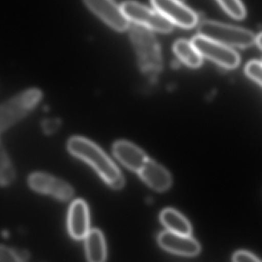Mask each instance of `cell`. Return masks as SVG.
<instances>
[{"label":"cell","mask_w":262,"mask_h":262,"mask_svg":"<svg viewBox=\"0 0 262 262\" xmlns=\"http://www.w3.org/2000/svg\"><path fill=\"white\" fill-rule=\"evenodd\" d=\"M28 184L33 191L52 196L60 202H68L74 195V190L70 184L47 173H33L29 177Z\"/></svg>","instance_id":"cell-7"},{"label":"cell","mask_w":262,"mask_h":262,"mask_svg":"<svg viewBox=\"0 0 262 262\" xmlns=\"http://www.w3.org/2000/svg\"><path fill=\"white\" fill-rule=\"evenodd\" d=\"M113 154L116 159L131 171L138 172L148 159L139 147L127 141H118L113 145Z\"/></svg>","instance_id":"cell-13"},{"label":"cell","mask_w":262,"mask_h":262,"mask_svg":"<svg viewBox=\"0 0 262 262\" xmlns=\"http://www.w3.org/2000/svg\"><path fill=\"white\" fill-rule=\"evenodd\" d=\"M86 7L100 18L107 25L119 32L125 31L129 27L123 12L113 0H83Z\"/></svg>","instance_id":"cell-9"},{"label":"cell","mask_w":262,"mask_h":262,"mask_svg":"<svg viewBox=\"0 0 262 262\" xmlns=\"http://www.w3.org/2000/svg\"><path fill=\"white\" fill-rule=\"evenodd\" d=\"M158 13L171 24L190 29L197 24L195 13L179 0H151Z\"/></svg>","instance_id":"cell-8"},{"label":"cell","mask_w":262,"mask_h":262,"mask_svg":"<svg viewBox=\"0 0 262 262\" xmlns=\"http://www.w3.org/2000/svg\"><path fill=\"white\" fill-rule=\"evenodd\" d=\"M138 173L141 179L155 191H166L172 183L170 173L162 165L149 159H147Z\"/></svg>","instance_id":"cell-12"},{"label":"cell","mask_w":262,"mask_h":262,"mask_svg":"<svg viewBox=\"0 0 262 262\" xmlns=\"http://www.w3.org/2000/svg\"><path fill=\"white\" fill-rule=\"evenodd\" d=\"M85 251L88 260L102 262L107 257L106 245L103 234L99 230H90L85 237Z\"/></svg>","instance_id":"cell-14"},{"label":"cell","mask_w":262,"mask_h":262,"mask_svg":"<svg viewBox=\"0 0 262 262\" xmlns=\"http://www.w3.org/2000/svg\"><path fill=\"white\" fill-rule=\"evenodd\" d=\"M199 35L227 47L248 48L255 43L256 36L248 30L214 21H203L198 28Z\"/></svg>","instance_id":"cell-4"},{"label":"cell","mask_w":262,"mask_h":262,"mask_svg":"<svg viewBox=\"0 0 262 262\" xmlns=\"http://www.w3.org/2000/svg\"><path fill=\"white\" fill-rule=\"evenodd\" d=\"M38 89L26 90L0 105V134L28 116L42 99Z\"/></svg>","instance_id":"cell-3"},{"label":"cell","mask_w":262,"mask_h":262,"mask_svg":"<svg viewBox=\"0 0 262 262\" xmlns=\"http://www.w3.org/2000/svg\"><path fill=\"white\" fill-rule=\"evenodd\" d=\"M125 17L136 25L162 33H171L172 24L157 11L135 2H125L121 7Z\"/></svg>","instance_id":"cell-5"},{"label":"cell","mask_w":262,"mask_h":262,"mask_svg":"<svg viewBox=\"0 0 262 262\" xmlns=\"http://www.w3.org/2000/svg\"><path fill=\"white\" fill-rule=\"evenodd\" d=\"M2 236L4 237V238H8L9 236H10V232L7 230H4L2 231Z\"/></svg>","instance_id":"cell-25"},{"label":"cell","mask_w":262,"mask_h":262,"mask_svg":"<svg viewBox=\"0 0 262 262\" xmlns=\"http://www.w3.org/2000/svg\"><path fill=\"white\" fill-rule=\"evenodd\" d=\"M15 178L14 167L0 141V186H8L14 182Z\"/></svg>","instance_id":"cell-17"},{"label":"cell","mask_w":262,"mask_h":262,"mask_svg":"<svg viewBox=\"0 0 262 262\" xmlns=\"http://www.w3.org/2000/svg\"><path fill=\"white\" fill-rule=\"evenodd\" d=\"M160 220L168 231L184 235H191L192 231L191 224L176 210L172 208L163 210L160 214Z\"/></svg>","instance_id":"cell-15"},{"label":"cell","mask_w":262,"mask_h":262,"mask_svg":"<svg viewBox=\"0 0 262 262\" xmlns=\"http://www.w3.org/2000/svg\"><path fill=\"white\" fill-rule=\"evenodd\" d=\"M69 232L73 238H85L90 231V212L87 204L78 199L73 202L68 214Z\"/></svg>","instance_id":"cell-11"},{"label":"cell","mask_w":262,"mask_h":262,"mask_svg":"<svg viewBox=\"0 0 262 262\" xmlns=\"http://www.w3.org/2000/svg\"><path fill=\"white\" fill-rule=\"evenodd\" d=\"M222 8L227 13L236 19H242L245 17L246 11L241 0H217Z\"/></svg>","instance_id":"cell-18"},{"label":"cell","mask_w":262,"mask_h":262,"mask_svg":"<svg viewBox=\"0 0 262 262\" xmlns=\"http://www.w3.org/2000/svg\"><path fill=\"white\" fill-rule=\"evenodd\" d=\"M16 253L18 261H27L30 260V254L27 250H16Z\"/></svg>","instance_id":"cell-23"},{"label":"cell","mask_w":262,"mask_h":262,"mask_svg":"<svg viewBox=\"0 0 262 262\" xmlns=\"http://www.w3.org/2000/svg\"><path fill=\"white\" fill-rule=\"evenodd\" d=\"M61 125H62V121L58 118L43 119L41 123L42 131L47 135H53L56 133L60 128Z\"/></svg>","instance_id":"cell-20"},{"label":"cell","mask_w":262,"mask_h":262,"mask_svg":"<svg viewBox=\"0 0 262 262\" xmlns=\"http://www.w3.org/2000/svg\"><path fill=\"white\" fill-rule=\"evenodd\" d=\"M130 37L136 50L141 70L148 76H155L162 70L160 47L151 30L133 26L130 29Z\"/></svg>","instance_id":"cell-2"},{"label":"cell","mask_w":262,"mask_h":262,"mask_svg":"<svg viewBox=\"0 0 262 262\" xmlns=\"http://www.w3.org/2000/svg\"><path fill=\"white\" fill-rule=\"evenodd\" d=\"M70 152L91 165L113 189L125 185L122 172L110 158L94 142L80 136H74L68 142Z\"/></svg>","instance_id":"cell-1"},{"label":"cell","mask_w":262,"mask_h":262,"mask_svg":"<svg viewBox=\"0 0 262 262\" xmlns=\"http://www.w3.org/2000/svg\"><path fill=\"white\" fill-rule=\"evenodd\" d=\"M191 43L201 56L210 59L223 68L233 70L240 63L238 54L232 49L223 44L200 35L193 38Z\"/></svg>","instance_id":"cell-6"},{"label":"cell","mask_w":262,"mask_h":262,"mask_svg":"<svg viewBox=\"0 0 262 262\" xmlns=\"http://www.w3.org/2000/svg\"><path fill=\"white\" fill-rule=\"evenodd\" d=\"M235 262H260V260L252 253L246 251H239L234 253L232 257Z\"/></svg>","instance_id":"cell-21"},{"label":"cell","mask_w":262,"mask_h":262,"mask_svg":"<svg viewBox=\"0 0 262 262\" xmlns=\"http://www.w3.org/2000/svg\"><path fill=\"white\" fill-rule=\"evenodd\" d=\"M158 242L166 251L184 257H195L201 251L199 242L191 235L177 234L168 230L159 234Z\"/></svg>","instance_id":"cell-10"},{"label":"cell","mask_w":262,"mask_h":262,"mask_svg":"<svg viewBox=\"0 0 262 262\" xmlns=\"http://www.w3.org/2000/svg\"><path fill=\"white\" fill-rule=\"evenodd\" d=\"M18 261L16 250L0 245V262Z\"/></svg>","instance_id":"cell-22"},{"label":"cell","mask_w":262,"mask_h":262,"mask_svg":"<svg viewBox=\"0 0 262 262\" xmlns=\"http://www.w3.org/2000/svg\"><path fill=\"white\" fill-rule=\"evenodd\" d=\"M173 50L178 58L188 67L198 68L202 65V56L191 42L181 39L174 43Z\"/></svg>","instance_id":"cell-16"},{"label":"cell","mask_w":262,"mask_h":262,"mask_svg":"<svg viewBox=\"0 0 262 262\" xmlns=\"http://www.w3.org/2000/svg\"><path fill=\"white\" fill-rule=\"evenodd\" d=\"M255 42L259 48L261 49V35L259 34L258 36H256Z\"/></svg>","instance_id":"cell-24"},{"label":"cell","mask_w":262,"mask_h":262,"mask_svg":"<svg viewBox=\"0 0 262 262\" xmlns=\"http://www.w3.org/2000/svg\"><path fill=\"white\" fill-rule=\"evenodd\" d=\"M245 73L247 76L257 82L259 85H261V63L260 61H251L247 64L245 67Z\"/></svg>","instance_id":"cell-19"}]
</instances>
